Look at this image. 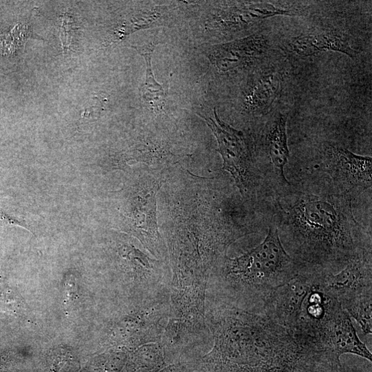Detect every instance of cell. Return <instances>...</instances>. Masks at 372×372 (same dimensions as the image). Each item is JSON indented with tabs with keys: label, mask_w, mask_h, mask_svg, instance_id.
I'll return each instance as SVG.
<instances>
[{
	"label": "cell",
	"mask_w": 372,
	"mask_h": 372,
	"mask_svg": "<svg viewBox=\"0 0 372 372\" xmlns=\"http://www.w3.org/2000/svg\"><path fill=\"white\" fill-rule=\"evenodd\" d=\"M276 201L275 222L286 252L302 266L336 273L360 257L371 255L356 222L353 198L331 183L320 191L293 189Z\"/></svg>",
	"instance_id": "obj_1"
},
{
	"label": "cell",
	"mask_w": 372,
	"mask_h": 372,
	"mask_svg": "<svg viewBox=\"0 0 372 372\" xmlns=\"http://www.w3.org/2000/svg\"><path fill=\"white\" fill-rule=\"evenodd\" d=\"M371 255H364L349 263L336 273L321 270V290L340 305L363 294H372Z\"/></svg>",
	"instance_id": "obj_7"
},
{
	"label": "cell",
	"mask_w": 372,
	"mask_h": 372,
	"mask_svg": "<svg viewBox=\"0 0 372 372\" xmlns=\"http://www.w3.org/2000/svg\"><path fill=\"white\" fill-rule=\"evenodd\" d=\"M264 146L268 165L264 171V178L272 181L280 188L285 189L290 184L285 175V167L290 157L287 137V117L277 115L266 127Z\"/></svg>",
	"instance_id": "obj_8"
},
{
	"label": "cell",
	"mask_w": 372,
	"mask_h": 372,
	"mask_svg": "<svg viewBox=\"0 0 372 372\" xmlns=\"http://www.w3.org/2000/svg\"><path fill=\"white\" fill-rule=\"evenodd\" d=\"M268 49V41L263 35L250 37L216 47L213 59L223 71H232L253 62Z\"/></svg>",
	"instance_id": "obj_10"
},
{
	"label": "cell",
	"mask_w": 372,
	"mask_h": 372,
	"mask_svg": "<svg viewBox=\"0 0 372 372\" xmlns=\"http://www.w3.org/2000/svg\"><path fill=\"white\" fill-rule=\"evenodd\" d=\"M221 362L230 372H338L321 339L264 313L238 314L223 328Z\"/></svg>",
	"instance_id": "obj_2"
},
{
	"label": "cell",
	"mask_w": 372,
	"mask_h": 372,
	"mask_svg": "<svg viewBox=\"0 0 372 372\" xmlns=\"http://www.w3.org/2000/svg\"><path fill=\"white\" fill-rule=\"evenodd\" d=\"M280 74L274 70L259 73L253 78L246 94V106L256 115L266 114L279 94Z\"/></svg>",
	"instance_id": "obj_12"
},
{
	"label": "cell",
	"mask_w": 372,
	"mask_h": 372,
	"mask_svg": "<svg viewBox=\"0 0 372 372\" xmlns=\"http://www.w3.org/2000/svg\"><path fill=\"white\" fill-rule=\"evenodd\" d=\"M0 226H21L24 229H26L27 230H29L28 228L23 225L21 222L19 221L14 220V218L10 217L9 216H7L4 213L0 212Z\"/></svg>",
	"instance_id": "obj_17"
},
{
	"label": "cell",
	"mask_w": 372,
	"mask_h": 372,
	"mask_svg": "<svg viewBox=\"0 0 372 372\" xmlns=\"http://www.w3.org/2000/svg\"><path fill=\"white\" fill-rule=\"evenodd\" d=\"M224 264V279L255 313H263L274 292L302 268L284 248L273 220L263 243L241 257L227 259Z\"/></svg>",
	"instance_id": "obj_3"
},
{
	"label": "cell",
	"mask_w": 372,
	"mask_h": 372,
	"mask_svg": "<svg viewBox=\"0 0 372 372\" xmlns=\"http://www.w3.org/2000/svg\"><path fill=\"white\" fill-rule=\"evenodd\" d=\"M341 306L357 321L364 334H372V294L361 295Z\"/></svg>",
	"instance_id": "obj_15"
},
{
	"label": "cell",
	"mask_w": 372,
	"mask_h": 372,
	"mask_svg": "<svg viewBox=\"0 0 372 372\" xmlns=\"http://www.w3.org/2000/svg\"><path fill=\"white\" fill-rule=\"evenodd\" d=\"M325 158L323 169L340 192L353 198V195L371 188V157L334 146L327 150Z\"/></svg>",
	"instance_id": "obj_6"
},
{
	"label": "cell",
	"mask_w": 372,
	"mask_h": 372,
	"mask_svg": "<svg viewBox=\"0 0 372 372\" xmlns=\"http://www.w3.org/2000/svg\"><path fill=\"white\" fill-rule=\"evenodd\" d=\"M278 16H293V14L284 8L267 3H261L233 8L224 15V22L229 27H245Z\"/></svg>",
	"instance_id": "obj_13"
},
{
	"label": "cell",
	"mask_w": 372,
	"mask_h": 372,
	"mask_svg": "<svg viewBox=\"0 0 372 372\" xmlns=\"http://www.w3.org/2000/svg\"><path fill=\"white\" fill-rule=\"evenodd\" d=\"M197 114L206 121L217 138L223 169L232 175L243 197L253 196L265 180L244 133L222 121L216 108L213 117L205 113Z\"/></svg>",
	"instance_id": "obj_4"
},
{
	"label": "cell",
	"mask_w": 372,
	"mask_h": 372,
	"mask_svg": "<svg viewBox=\"0 0 372 372\" xmlns=\"http://www.w3.org/2000/svg\"><path fill=\"white\" fill-rule=\"evenodd\" d=\"M156 43H150L141 46H132L145 60L146 71L144 82L141 84L139 92L142 100L150 106L157 107L165 101L167 96V90L163 84L158 83L154 76L151 60Z\"/></svg>",
	"instance_id": "obj_14"
},
{
	"label": "cell",
	"mask_w": 372,
	"mask_h": 372,
	"mask_svg": "<svg viewBox=\"0 0 372 372\" xmlns=\"http://www.w3.org/2000/svg\"><path fill=\"white\" fill-rule=\"evenodd\" d=\"M317 329L323 344L336 362L341 363L340 356L345 353L371 362L372 354L359 338L351 318L335 299L328 296L325 313Z\"/></svg>",
	"instance_id": "obj_5"
},
{
	"label": "cell",
	"mask_w": 372,
	"mask_h": 372,
	"mask_svg": "<svg viewBox=\"0 0 372 372\" xmlns=\"http://www.w3.org/2000/svg\"><path fill=\"white\" fill-rule=\"evenodd\" d=\"M159 186L158 181H147L137 194L128 216L130 229L150 246L159 240L156 217V194Z\"/></svg>",
	"instance_id": "obj_9"
},
{
	"label": "cell",
	"mask_w": 372,
	"mask_h": 372,
	"mask_svg": "<svg viewBox=\"0 0 372 372\" xmlns=\"http://www.w3.org/2000/svg\"><path fill=\"white\" fill-rule=\"evenodd\" d=\"M65 291V303L68 307L71 308L74 306L75 302L78 298L75 282L71 277L67 280Z\"/></svg>",
	"instance_id": "obj_16"
},
{
	"label": "cell",
	"mask_w": 372,
	"mask_h": 372,
	"mask_svg": "<svg viewBox=\"0 0 372 372\" xmlns=\"http://www.w3.org/2000/svg\"><path fill=\"white\" fill-rule=\"evenodd\" d=\"M289 51L301 57L314 56L327 51L338 52L353 58L356 52L343 34L329 31L291 38L288 43Z\"/></svg>",
	"instance_id": "obj_11"
}]
</instances>
